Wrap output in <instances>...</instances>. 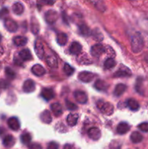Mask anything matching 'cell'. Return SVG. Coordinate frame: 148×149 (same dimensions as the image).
I'll return each instance as SVG.
<instances>
[{
	"instance_id": "1",
	"label": "cell",
	"mask_w": 148,
	"mask_h": 149,
	"mask_svg": "<svg viewBox=\"0 0 148 149\" xmlns=\"http://www.w3.org/2000/svg\"><path fill=\"white\" fill-rule=\"evenodd\" d=\"M144 47V41L142 35L136 33L131 38V49L134 53H139L142 50Z\"/></svg>"
},
{
	"instance_id": "2",
	"label": "cell",
	"mask_w": 148,
	"mask_h": 149,
	"mask_svg": "<svg viewBox=\"0 0 148 149\" xmlns=\"http://www.w3.org/2000/svg\"><path fill=\"white\" fill-rule=\"evenodd\" d=\"M97 106L100 111L107 116H110L114 112V107L109 102H105L104 100H100L97 102Z\"/></svg>"
},
{
	"instance_id": "3",
	"label": "cell",
	"mask_w": 148,
	"mask_h": 149,
	"mask_svg": "<svg viewBox=\"0 0 148 149\" xmlns=\"http://www.w3.org/2000/svg\"><path fill=\"white\" fill-rule=\"evenodd\" d=\"M95 77V74L91 72H89V71H82V72L79 73V74L78 75V79L85 83L91 81Z\"/></svg>"
},
{
	"instance_id": "4",
	"label": "cell",
	"mask_w": 148,
	"mask_h": 149,
	"mask_svg": "<svg viewBox=\"0 0 148 149\" xmlns=\"http://www.w3.org/2000/svg\"><path fill=\"white\" fill-rule=\"evenodd\" d=\"M58 18V15L55 10H48L46 13H45V20H46V23L49 24H53L57 21Z\"/></svg>"
},
{
	"instance_id": "5",
	"label": "cell",
	"mask_w": 148,
	"mask_h": 149,
	"mask_svg": "<svg viewBox=\"0 0 148 149\" xmlns=\"http://www.w3.org/2000/svg\"><path fill=\"white\" fill-rule=\"evenodd\" d=\"M34 49L38 58L42 59L44 55V48L43 44L41 43L40 40H36L35 42Z\"/></svg>"
},
{
	"instance_id": "6",
	"label": "cell",
	"mask_w": 148,
	"mask_h": 149,
	"mask_svg": "<svg viewBox=\"0 0 148 149\" xmlns=\"http://www.w3.org/2000/svg\"><path fill=\"white\" fill-rule=\"evenodd\" d=\"M105 51L104 47L102 46L100 44H97V45H94V46L91 47V54L92 55V56L96 57H100L103 52Z\"/></svg>"
},
{
	"instance_id": "7",
	"label": "cell",
	"mask_w": 148,
	"mask_h": 149,
	"mask_svg": "<svg viewBox=\"0 0 148 149\" xmlns=\"http://www.w3.org/2000/svg\"><path fill=\"white\" fill-rule=\"evenodd\" d=\"M4 26H5L7 31H9L10 32H12V33L15 32L18 29V26H17V23L10 18L5 19V20H4Z\"/></svg>"
},
{
	"instance_id": "8",
	"label": "cell",
	"mask_w": 148,
	"mask_h": 149,
	"mask_svg": "<svg viewBox=\"0 0 148 149\" xmlns=\"http://www.w3.org/2000/svg\"><path fill=\"white\" fill-rule=\"evenodd\" d=\"M74 97H75V100L81 104H84L88 100V97H87L86 94L83 91H79V90L75 91L74 93Z\"/></svg>"
},
{
	"instance_id": "9",
	"label": "cell",
	"mask_w": 148,
	"mask_h": 149,
	"mask_svg": "<svg viewBox=\"0 0 148 149\" xmlns=\"http://www.w3.org/2000/svg\"><path fill=\"white\" fill-rule=\"evenodd\" d=\"M7 125H8L9 127L12 130L17 131L20 129V124L17 118L16 117H11L8 119L7 121Z\"/></svg>"
},
{
	"instance_id": "10",
	"label": "cell",
	"mask_w": 148,
	"mask_h": 149,
	"mask_svg": "<svg viewBox=\"0 0 148 149\" xmlns=\"http://www.w3.org/2000/svg\"><path fill=\"white\" fill-rule=\"evenodd\" d=\"M23 90L25 93H32L35 90V83L33 80L27 79L23 83Z\"/></svg>"
},
{
	"instance_id": "11",
	"label": "cell",
	"mask_w": 148,
	"mask_h": 149,
	"mask_svg": "<svg viewBox=\"0 0 148 149\" xmlns=\"http://www.w3.org/2000/svg\"><path fill=\"white\" fill-rule=\"evenodd\" d=\"M88 135L91 139L93 141H97L101 137V132H100V129L97 127H91L88 131Z\"/></svg>"
},
{
	"instance_id": "12",
	"label": "cell",
	"mask_w": 148,
	"mask_h": 149,
	"mask_svg": "<svg viewBox=\"0 0 148 149\" xmlns=\"http://www.w3.org/2000/svg\"><path fill=\"white\" fill-rule=\"evenodd\" d=\"M131 75L130 69L127 67H123V68H120L115 73L114 77H128Z\"/></svg>"
},
{
	"instance_id": "13",
	"label": "cell",
	"mask_w": 148,
	"mask_h": 149,
	"mask_svg": "<svg viewBox=\"0 0 148 149\" xmlns=\"http://www.w3.org/2000/svg\"><path fill=\"white\" fill-rule=\"evenodd\" d=\"M31 71L36 77H41V76L44 75L46 73L44 68L39 64H36L33 65L31 68Z\"/></svg>"
},
{
	"instance_id": "14",
	"label": "cell",
	"mask_w": 148,
	"mask_h": 149,
	"mask_svg": "<svg viewBox=\"0 0 148 149\" xmlns=\"http://www.w3.org/2000/svg\"><path fill=\"white\" fill-rule=\"evenodd\" d=\"M91 4L100 12H104L106 10V6L103 0H89Z\"/></svg>"
},
{
	"instance_id": "15",
	"label": "cell",
	"mask_w": 148,
	"mask_h": 149,
	"mask_svg": "<svg viewBox=\"0 0 148 149\" xmlns=\"http://www.w3.org/2000/svg\"><path fill=\"white\" fill-rule=\"evenodd\" d=\"M81 49H82V47H81V44L77 42H73L69 48L70 52L73 55H79Z\"/></svg>"
},
{
	"instance_id": "16",
	"label": "cell",
	"mask_w": 148,
	"mask_h": 149,
	"mask_svg": "<svg viewBox=\"0 0 148 149\" xmlns=\"http://www.w3.org/2000/svg\"><path fill=\"white\" fill-rule=\"evenodd\" d=\"M15 143V139L12 135H8L5 136L3 139V145L6 147V148H11Z\"/></svg>"
},
{
	"instance_id": "17",
	"label": "cell",
	"mask_w": 148,
	"mask_h": 149,
	"mask_svg": "<svg viewBox=\"0 0 148 149\" xmlns=\"http://www.w3.org/2000/svg\"><path fill=\"white\" fill-rule=\"evenodd\" d=\"M94 87L100 91H106L108 89L109 84L106 81L98 79L94 83Z\"/></svg>"
},
{
	"instance_id": "18",
	"label": "cell",
	"mask_w": 148,
	"mask_h": 149,
	"mask_svg": "<svg viewBox=\"0 0 148 149\" xmlns=\"http://www.w3.org/2000/svg\"><path fill=\"white\" fill-rule=\"evenodd\" d=\"M130 130V126L126 122H121L117 127V132L120 135H124Z\"/></svg>"
},
{
	"instance_id": "19",
	"label": "cell",
	"mask_w": 148,
	"mask_h": 149,
	"mask_svg": "<svg viewBox=\"0 0 148 149\" xmlns=\"http://www.w3.org/2000/svg\"><path fill=\"white\" fill-rule=\"evenodd\" d=\"M41 96L44 99H45L46 100H52V98H54L55 97V93H54L53 90L52 89L49 88H45L42 90L41 92Z\"/></svg>"
},
{
	"instance_id": "20",
	"label": "cell",
	"mask_w": 148,
	"mask_h": 149,
	"mask_svg": "<svg viewBox=\"0 0 148 149\" xmlns=\"http://www.w3.org/2000/svg\"><path fill=\"white\" fill-rule=\"evenodd\" d=\"M51 110L52 113L55 114V116H59L62 113V106L59 103H54L51 105Z\"/></svg>"
},
{
	"instance_id": "21",
	"label": "cell",
	"mask_w": 148,
	"mask_h": 149,
	"mask_svg": "<svg viewBox=\"0 0 148 149\" xmlns=\"http://www.w3.org/2000/svg\"><path fill=\"white\" fill-rule=\"evenodd\" d=\"M46 64L49 65L51 68H57L58 63H57V60L53 55H48L46 57Z\"/></svg>"
},
{
	"instance_id": "22",
	"label": "cell",
	"mask_w": 148,
	"mask_h": 149,
	"mask_svg": "<svg viewBox=\"0 0 148 149\" xmlns=\"http://www.w3.org/2000/svg\"><path fill=\"white\" fill-rule=\"evenodd\" d=\"M78 113H70L67 117V122L68 125L71 127L75 126L78 122Z\"/></svg>"
},
{
	"instance_id": "23",
	"label": "cell",
	"mask_w": 148,
	"mask_h": 149,
	"mask_svg": "<svg viewBox=\"0 0 148 149\" xmlns=\"http://www.w3.org/2000/svg\"><path fill=\"white\" fill-rule=\"evenodd\" d=\"M19 56L20 57V58H21L23 61H30V60L32 59L31 52H30V50H29L28 49H25L20 51V52H19Z\"/></svg>"
},
{
	"instance_id": "24",
	"label": "cell",
	"mask_w": 148,
	"mask_h": 149,
	"mask_svg": "<svg viewBox=\"0 0 148 149\" xmlns=\"http://www.w3.org/2000/svg\"><path fill=\"white\" fill-rule=\"evenodd\" d=\"M126 88H127V87H126L124 84H117L115 88L114 95L116 97H119V96L122 95L126 92Z\"/></svg>"
},
{
	"instance_id": "25",
	"label": "cell",
	"mask_w": 148,
	"mask_h": 149,
	"mask_svg": "<svg viewBox=\"0 0 148 149\" xmlns=\"http://www.w3.org/2000/svg\"><path fill=\"white\" fill-rule=\"evenodd\" d=\"M40 119L44 123L49 124L52 122V116H51L50 112L47 110L43 111L41 113V114Z\"/></svg>"
},
{
	"instance_id": "26",
	"label": "cell",
	"mask_w": 148,
	"mask_h": 149,
	"mask_svg": "<svg viewBox=\"0 0 148 149\" xmlns=\"http://www.w3.org/2000/svg\"><path fill=\"white\" fill-rule=\"evenodd\" d=\"M143 140V136L142 134L139 132H133L131 135V141L133 143H139L142 142Z\"/></svg>"
},
{
	"instance_id": "27",
	"label": "cell",
	"mask_w": 148,
	"mask_h": 149,
	"mask_svg": "<svg viewBox=\"0 0 148 149\" xmlns=\"http://www.w3.org/2000/svg\"><path fill=\"white\" fill-rule=\"evenodd\" d=\"M28 39L27 38L25 37V36H17L13 39V42L15 45L17 46H24L26 45V44L27 43Z\"/></svg>"
},
{
	"instance_id": "28",
	"label": "cell",
	"mask_w": 148,
	"mask_h": 149,
	"mask_svg": "<svg viewBox=\"0 0 148 149\" xmlns=\"http://www.w3.org/2000/svg\"><path fill=\"white\" fill-rule=\"evenodd\" d=\"M126 105L132 111H137L139 109V104L136 100L130 98L126 101Z\"/></svg>"
},
{
	"instance_id": "29",
	"label": "cell",
	"mask_w": 148,
	"mask_h": 149,
	"mask_svg": "<svg viewBox=\"0 0 148 149\" xmlns=\"http://www.w3.org/2000/svg\"><path fill=\"white\" fill-rule=\"evenodd\" d=\"M12 11L15 15H20L24 11V7L23 4L20 2H16L12 6Z\"/></svg>"
},
{
	"instance_id": "30",
	"label": "cell",
	"mask_w": 148,
	"mask_h": 149,
	"mask_svg": "<svg viewBox=\"0 0 148 149\" xmlns=\"http://www.w3.org/2000/svg\"><path fill=\"white\" fill-rule=\"evenodd\" d=\"M57 42L58 45H59L60 46H63L68 42V36L64 33H58L57 36Z\"/></svg>"
},
{
	"instance_id": "31",
	"label": "cell",
	"mask_w": 148,
	"mask_h": 149,
	"mask_svg": "<svg viewBox=\"0 0 148 149\" xmlns=\"http://www.w3.org/2000/svg\"><path fill=\"white\" fill-rule=\"evenodd\" d=\"M79 31L81 34H82L83 36H88L91 34V31H90L89 29L85 24H82L79 26Z\"/></svg>"
},
{
	"instance_id": "32",
	"label": "cell",
	"mask_w": 148,
	"mask_h": 149,
	"mask_svg": "<svg viewBox=\"0 0 148 149\" xmlns=\"http://www.w3.org/2000/svg\"><path fill=\"white\" fill-rule=\"evenodd\" d=\"M116 65V63L113 58H108L105 61L104 63V66L106 69H110V68H113L115 65Z\"/></svg>"
},
{
	"instance_id": "33",
	"label": "cell",
	"mask_w": 148,
	"mask_h": 149,
	"mask_svg": "<svg viewBox=\"0 0 148 149\" xmlns=\"http://www.w3.org/2000/svg\"><path fill=\"white\" fill-rule=\"evenodd\" d=\"M21 141L25 145L29 144L30 143V141H31V135L29 133H28V132L23 134L21 135Z\"/></svg>"
},
{
	"instance_id": "34",
	"label": "cell",
	"mask_w": 148,
	"mask_h": 149,
	"mask_svg": "<svg viewBox=\"0 0 148 149\" xmlns=\"http://www.w3.org/2000/svg\"><path fill=\"white\" fill-rule=\"evenodd\" d=\"M91 33H92L93 37L94 38L95 40L98 41V42H101V41L103 39L102 34L101 31H100L99 29H95V30H94Z\"/></svg>"
},
{
	"instance_id": "35",
	"label": "cell",
	"mask_w": 148,
	"mask_h": 149,
	"mask_svg": "<svg viewBox=\"0 0 148 149\" xmlns=\"http://www.w3.org/2000/svg\"><path fill=\"white\" fill-rule=\"evenodd\" d=\"M63 71L68 76H71L72 75L73 73L74 72V68L71 66V65H69L68 63H65V65H64V68H63Z\"/></svg>"
},
{
	"instance_id": "36",
	"label": "cell",
	"mask_w": 148,
	"mask_h": 149,
	"mask_svg": "<svg viewBox=\"0 0 148 149\" xmlns=\"http://www.w3.org/2000/svg\"><path fill=\"white\" fill-rule=\"evenodd\" d=\"M5 74L6 76L7 77V78H9L10 79H13L15 77L16 74L12 69H11L10 68L7 67V68H5Z\"/></svg>"
},
{
	"instance_id": "37",
	"label": "cell",
	"mask_w": 148,
	"mask_h": 149,
	"mask_svg": "<svg viewBox=\"0 0 148 149\" xmlns=\"http://www.w3.org/2000/svg\"><path fill=\"white\" fill-rule=\"evenodd\" d=\"M39 25L37 23V20H34V21L31 22V30L33 33H37L39 30Z\"/></svg>"
},
{
	"instance_id": "38",
	"label": "cell",
	"mask_w": 148,
	"mask_h": 149,
	"mask_svg": "<svg viewBox=\"0 0 148 149\" xmlns=\"http://www.w3.org/2000/svg\"><path fill=\"white\" fill-rule=\"evenodd\" d=\"M65 105H66L67 109H69V110H76L78 109L76 105L73 103L72 102L69 101V100H65Z\"/></svg>"
},
{
	"instance_id": "39",
	"label": "cell",
	"mask_w": 148,
	"mask_h": 149,
	"mask_svg": "<svg viewBox=\"0 0 148 149\" xmlns=\"http://www.w3.org/2000/svg\"><path fill=\"white\" fill-rule=\"evenodd\" d=\"M139 129L142 132H148V122H143L138 126Z\"/></svg>"
},
{
	"instance_id": "40",
	"label": "cell",
	"mask_w": 148,
	"mask_h": 149,
	"mask_svg": "<svg viewBox=\"0 0 148 149\" xmlns=\"http://www.w3.org/2000/svg\"><path fill=\"white\" fill-rule=\"evenodd\" d=\"M9 11L7 8H3L0 10V18L3 19L8 15Z\"/></svg>"
},
{
	"instance_id": "41",
	"label": "cell",
	"mask_w": 148,
	"mask_h": 149,
	"mask_svg": "<svg viewBox=\"0 0 148 149\" xmlns=\"http://www.w3.org/2000/svg\"><path fill=\"white\" fill-rule=\"evenodd\" d=\"M8 86H9V83L7 82V81H5V80H1V81H0V88H2V89L7 88Z\"/></svg>"
},
{
	"instance_id": "42",
	"label": "cell",
	"mask_w": 148,
	"mask_h": 149,
	"mask_svg": "<svg viewBox=\"0 0 148 149\" xmlns=\"http://www.w3.org/2000/svg\"><path fill=\"white\" fill-rule=\"evenodd\" d=\"M47 148L49 149H57V148H59V146H58L56 143L52 142V143H49Z\"/></svg>"
},
{
	"instance_id": "43",
	"label": "cell",
	"mask_w": 148,
	"mask_h": 149,
	"mask_svg": "<svg viewBox=\"0 0 148 149\" xmlns=\"http://www.w3.org/2000/svg\"><path fill=\"white\" fill-rule=\"evenodd\" d=\"M44 4H48V5H52L55 2V0H41Z\"/></svg>"
},
{
	"instance_id": "44",
	"label": "cell",
	"mask_w": 148,
	"mask_h": 149,
	"mask_svg": "<svg viewBox=\"0 0 148 149\" xmlns=\"http://www.w3.org/2000/svg\"><path fill=\"white\" fill-rule=\"evenodd\" d=\"M29 148H37V149H39V148H41V146L40 145H39V144L34 143V144H32V145L29 146Z\"/></svg>"
},
{
	"instance_id": "45",
	"label": "cell",
	"mask_w": 148,
	"mask_h": 149,
	"mask_svg": "<svg viewBox=\"0 0 148 149\" xmlns=\"http://www.w3.org/2000/svg\"><path fill=\"white\" fill-rule=\"evenodd\" d=\"M3 52H4V50H3V48L1 47V46H0V56H1V55H2Z\"/></svg>"
},
{
	"instance_id": "46",
	"label": "cell",
	"mask_w": 148,
	"mask_h": 149,
	"mask_svg": "<svg viewBox=\"0 0 148 149\" xmlns=\"http://www.w3.org/2000/svg\"><path fill=\"white\" fill-rule=\"evenodd\" d=\"M145 61H146V62L147 63H148V54H147V55H146V56H145Z\"/></svg>"
},
{
	"instance_id": "47",
	"label": "cell",
	"mask_w": 148,
	"mask_h": 149,
	"mask_svg": "<svg viewBox=\"0 0 148 149\" xmlns=\"http://www.w3.org/2000/svg\"><path fill=\"white\" fill-rule=\"evenodd\" d=\"M4 1H5V0H0V4H2V3H4Z\"/></svg>"
},
{
	"instance_id": "48",
	"label": "cell",
	"mask_w": 148,
	"mask_h": 149,
	"mask_svg": "<svg viewBox=\"0 0 148 149\" xmlns=\"http://www.w3.org/2000/svg\"><path fill=\"white\" fill-rule=\"evenodd\" d=\"M1 36L0 35V42H1Z\"/></svg>"
}]
</instances>
